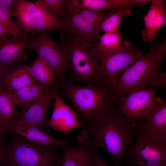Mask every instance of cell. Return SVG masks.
<instances>
[{
  "mask_svg": "<svg viewBox=\"0 0 166 166\" xmlns=\"http://www.w3.org/2000/svg\"><path fill=\"white\" fill-rule=\"evenodd\" d=\"M136 125L123 117L116 108L88 125L91 146L97 149L105 148L111 156L114 164H119L130 147Z\"/></svg>",
  "mask_w": 166,
  "mask_h": 166,
  "instance_id": "1",
  "label": "cell"
},
{
  "mask_svg": "<svg viewBox=\"0 0 166 166\" xmlns=\"http://www.w3.org/2000/svg\"><path fill=\"white\" fill-rule=\"evenodd\" d=\"M166 51V42L152 46L149 53L137 59L119 76L115 85L108 89L115 99L134 91L150 87L165 88L166 73L160 65Z\"/></svg>",
  "mask_w": 166,
  "mask_h": 166,
  "instance_id": "2",
  "label": "cell"
},
{
  "mask_svg": "<svg viewBox=\"0 0 166 166\" xmlns=\"http://www.w3.org/2000/svg\"><path fill=\"white\" fill-rule=\"evenodd\" d=\"M60 38L67 46L69 71L65 82L103 86L97 50V42L94 44L83 43L65 34H61Z\"/></svg>",
  "mask_w": 166,
  "mask_h": 166,
  "instance_id": "3",
  "label": "cell"
},
{
  "mask_svg": "<svg viewBox=\"0 0 166 166\" xmlns=\"http://www.w3.org/2000/svg\"><path fill=\"white\" fill-rule=\"evenodd\" d=\"M11 133L8 142L2 141L1 164L6 166H56L62 156L59 146L33 143L18 134Z\"/></svg>",
  "mask_w": 166,
  "mask_h": 166,
  "instance_id": "4",
  "label": "cell"
},
{
  "mask_svg": "<svg viewBox=\"0 0 166 166\" xmlns=\"http://www.w3.org/2000/svg\"><path fill=\"white\" fill-rule=\"evenodd\" d=\"M62 96L71 101L74 111L83 124L88 125L93 120L116 107V100L103 86L59 84Z\"/></svg>",
  "mask_w": 166,
  "mask_h": 166,
  "instance_id": "5",
  "label": "cell"
},
{
  "mask_svg": "<svg viewBox=\"0 0 166 166\" xmlns=\"http://www.w3.org/2000/svg\"><path fill=\"white\" fill-rule=\"evenodd\" d=\"M134 136L136 142L130 147L125 157L130 164L138 166H166V133L149 130L144 121L137 125Z\"/></svg>",
  "mask_w": 166,
  "mask_h": 166,
  "instance_id": "6",
  "label": "cell"
},
{
  "mask_svg": "<svg viewBox=\"0 0 166 166\" xmlns=\"http://www.w3.org/2000/svg\"><path fill=\"white\" fill-rule=\"evenodd\" d=\"M131 42L125 40L120 48L110 51H97L100 72L103 86L108 89L116 84L120 75L138 59L143 52L132 46Z\"/></svg>",
  "mask_w": 166,
  "mask_h": 166,
  "instance_id": "7",
  "label": "cell"
},
{
  "mask_svg": "<svg viewBox=\"0 0 166 166\" xmlns=\"http://www.w3.org/2000/svg\"><path fill=\"white\" fill-rule=\"evenodd\" d=\"M48 33L38 30L29 48L35 51L37 57L42 58L49 64L55 71L59 84H63L65 79L63 74L69 69L67 46L63 42L59 44L54 42Z\"/></svg>",
  "mask_w": 166,
  "mask_h": 166,
  "instance_id": "8",
  "label": "cell"
},
{
  "mask_svg": "<svg viewBox=\"0 0 166 166\" xmlns=\"http://www.w3.org/2000/svg\"><path fill=\"white\" fill-rule=\"evenodd\" d=\"M156 93V89L150 87L120 96L116 99L118 100L117 109L131 123L136 124L137 121L144 119L158 104L161 98Z\"/></svg>",
  "mask_w": 166,
  "mask_h": 166,
  "instance_id": "9",
  "label": "cell"
},
{
  "mask_svg": "<svg viewBox=\"0 0 166 166\" xmlns=\"http://www.w3.org/2000/svg\"><path fill=\"white\" fill-rule=\"evenodd\" d=\"M34 38L26 33L0 36V71L6 77L25 61V53Z\"/></svg>",
  "mask_w": 166,
  "mask_h": 166,
  "instance_id": "10",
  "label": "cell"
},
{
  "mask_svg": "<svg viewBox=\"0 0 166 166\" xmlns=\"http://www.w3.org/2000/svg\"><path fill=\"white\" fill-rule=\"evenodd\" d=\"M59 87V81L54 82L48 88L41 98L31 105L25 111L17 110L14 119L33 125L40 129L47 126L48 109L54 100Z\"/></svg>",
  "mask_w": 166,
  "mask_h": 166,
  "instance_id": "11",
  "label": "cell"
},
{
  "mask_svg": "<svg viewBox=\"0 0 166 166\" xmlns=\"http://www.w3.org/2000/svg\"><path fill=\"white\" fill-rule=\"evenodd\" d=\"M60 20L61 34L70 35L83 43H95L98 40L100 34L96 33L94 27L76 10L65 9V14Z\"/></svg>",
  "mask_w": 166,
  "mask_h": 166,
  "instance_id": "12",
  "label": "cell"
},
{
  "mask_svg": "<svg viewBox=\"0 0 166 166\" xmlns=\"http://www.w3.org/2000/svg\"><path fill=\"white\" fill-rule=\"evenodd\" d=\"M54 100L53 111L47 126L62 133L69 138L70 131L84 127L78 121L74 110L63 100L61 95L57 93Z\"/></svg>",
  "mask_w": 166,
  "mask_h": 166,
  "instance_id": "13",
  "label": "cell"
},
{
  "mask_svg": "<svg viewBox=\"0 0 166 166\" xmlns=\"http://www.w3.org/2000/svg\"><path fill=\"white\" fill-rule=\"evenodd\" d=\"M79 145L77 147L62 146L64 153L61 166H94L91 152L90 133L88 129L79 132L76 137Z\"/></svg>",
  "mask_w": 166,
  "mask_h": 166,
  "instance_id": "14",
  "label": "cell"
},
{
  "mask_svg": "<svg viewBox=\"0 0 166 166\" xmlns=\"http://www.w3.org/2000/svg\"><path fill=\"white\" fill-rule=\"evenodd\" d=\"M4 132L14 133L36 144L63 146L69 145V141L55 138L45 133L35 126L13 119L5 127Z\"/></svg>",
  "mask_w": 166,
  "mask_h": 166,
  "instance_id": "15",
  "label": "cell"
},
{
  "mask_svg": "<svg viewBox=\"0 0 166 166\" xmlns=\"http://www.w3.org/2000/svg\"><path fill=\"white\" fill-rule=\"evenodd\" d=\"M50 85L37 83L27 85L15 91L8 90L15 106H19L21 111H24L39 100Z\"/></svg>",
  "mask_w": 166,
  "mask_h": 166,
  "instance_id": "16",
  "label": "cell"
},
{
  "mask_svg": "<svg viewBox=\"0 0 166 166\" xmlns=\"http://www.w3.org/2000/svg\"><path fill=\"white\" fill-rule=\"evenodd\" d=\"M36 9L33 23V34H37L38 30L48 32L60 31L61 21L49 10L41 0L35 2Z\"/></svg>",
  "mask_w": 166,
  "mask_h": 166,
  "instance_id": "17",
  "label": "cell"
},
{
  "mask_svg": "<svg viewBox=\"0 0 166 166\" xmlns=\"http://www.w3.org/2000/svg\"><path fill=\"white\" fill-rule=\"evenodd\" d=\"M127 0H66L67 9H87L99 11L116 12L122 5L127 6Z\"/></svg>",
  "mask_w": 166,
  "mask_h": 166,
  "instance_id": "18",
  "label": "cell"
},
{
  "mask_svg": "<svg viewBox=\"0 0 166 166\" xmlns=\"http://www.w3.org/2000/svg\"><path fill=\"white\" fill-rule=\"evenodd\" d=\"M36 6L26 0H17L14 13L16 21L26 33L33 34V23Z\"/></svg>",
  "mask_w": 166,
  "mask_h": 166,
  "instance_id": "19",
  "label": "cell"
},
{
  "mask_svg": "<svg viewBox=\"0 0 166 166\" xmlns=\"http://www.w3.org/2000/svg\"><path fill=\"white\" fill-rule=\"evenodd\" d=\"M28 70L31 77L34 80H38L42 85H50L57 79L53 69L40 57H37L32 65L28 66Z\"/></svg>",
  "mask_w": 166,
  "mask_h": 166,
  "instance_id": "20",
  "label": "cell"
},
{
  "mask_svg": "<svg viewBox=\"0 0 166 166\" xmlns=\"http://www.w3.org/2000/svg\"><path fill=\"white\" fill-rule=\"evenodd\" d=\"M30 76L28 66L25 64H20L5 77L6 89L14 90L23 87L37 84Z\"/></svg>",
  "mask_w": 166,
  "mask_h": 166,
  "instance_id": "21",
  "label": "cell"
},
{
  "mask_svg": "<svg viewBox=\"0 0 166 166\" xmlns=\"http://www.w3.org/2000/svg\"><path fill=\"white\" fill-rule=\"evenodd\" d=\"M144 121L147 128L156 133H166V104L160 99L147 116Z\"/></svg>",
  "mask_w": 166,
  "mask_h": 166,
  "instance_id": "22",
  "label": "cell"
},
{
  "mask_svg": "<svg viewBox=\"0 0 166 166\" xmlns=\"http://www.w3.org/2000/svg\"><path fill=\"white\" fill-rule=\"evenodd\" d=\"M129 7L122 5L114 13H112L106 18L98 26L94 27L95 32L99 35L100 31H109L120 27L121 20L125 16H129L131 14Z\"/></svg>",
  "mask_w": 166,
  "mask_h": 166,
  "instance_id": "23",
  "label": "cell"
},
{
  "mask_svg": "<svg viewBox=\"0 0 166 166\" xmlns=\"http://www.w3.org/2000/svg\"><path fill=\"white\" fill-rule=\"evenodd\" d=\"M17 111L9 90L0 91V121L5 127L14 119Z\"/></svg>",
  "mask_w": 166,
  "mask_h": 166,
  "instance_id": "24",
  "label": "cell"
},
{
  "mask_svg": "<svg viewBox=\"0 0 166 166\" xmlns=\"http://www.w3.org/2000/svg\"><path fill=\"white\" fill-rule=\"evenodd\" d=\"M122 36L117 29L105 32L99 38L97 50L110 51L120 48L122 45Z\"/></svg>",
  "mask_w": 166,
  "mask_h": 166,
  "instance_id": "25",
  "label": "cell"
},
{
  "mask_svg": "<svg viewBox=\"0 0 166 166\" xmlns=\"http://www.w3.org/2000/svg\"><path fill=\"white\" fill-rule=\"evenodd\" d=\"M159 0H152L147 14L143 16L144 29L141 35L145 42H150L151 36L154 28Z\"/></svg>",
  "mask_w": 166,
  "mask_h": 166,
  "instance_id": "26",
  "label": "cell"
},
{
  "mask_svg": "<svg viewBox=\"0 0 166 166\" xmlns=\"http://www.w3.org/2000/svg\"><path fill=\"white\" fill-rule=\"evenodd\" d=\"M76 10L79 14L94 27L99 26L101 22L113 12L102 13L87 9Z\"/></svg>",
  "mask_w": 166,
  "mask_h": 166,
  "instance_id": "27",
  "label": "cell"
},
{
  "mask_svg": "<svg viewBox=\"0 0 166 166\" xmlns=\"http://www.w3.org/2000/svg\"><path fill=\"white\" fill-rule=\"evenodd\" d=\"M165 2L164 0H159L155 25L150 39V43L151 44L156 37L158 30L163 25L166 24V9L164 6Z\"/></svg>",
  "mask_w": 166,
  "mask_h": 166,
  "instance_id": "28",
  "label": "cell"
},
{
  "mask_svg": "<svg viewBox=\"0 0 166 166\" xmlns=\"http://www.w3.org/2000/svg\"><path fill=\"white\" fill-rule=\"evenodd\" d=\"M42 2L55 16L62 17L65 13L66 0H42Z\"/></svg>",
  "mask_w": 166,
  "mask_h": 166,
  "instance_id": "29",
  "label": "cell"
},
{
  "mask_svg": "<svg viewBox=\"0 0 166 166\" xmlns=\"http://www.w3.org/2000/svg\"><path fill=\"white\" fill-rule=\"evenodd\" d=\"M22 33L26 32L16 21L9 22H0V36Z\"/></svg>",
  "mask_w": 166,
  "mask_h": 166,
  "instance_id": "30",
  "label": "cell"
},
{
  "mask_svg": "<svg viewBox=\"0 0 166 166\" xmlns=\"http://www.w3.org/2000/svg\"><path fill=\"white\" fill-rule=\"evenodd\" d=\"M14 13L10 10L0 6V22H9L13 21Z\"/></svg>",
  "mask_w": 166,
  "mask_h": 166,
  "instance_id": "31",
  "label": "cell"
},
{
  "mask_svg": "<svg viewBox=\"0 0 166 166\" xmlns=\"http://www.w3.org/2000/svg\"><path fill=\"white\" fill-rule=\"evenodd\" d=\"M91 152L94 166H109L106 162L98 155L97 149L91 147Z\"/></svg>",
  "mask_w": 166,
  "mask_h": 166,
  "instance_id": "32",
  "label": "cell"
},
{
  "mask_svg": "<svg viewBox=\"0 0 166 166\" xmlns=\"http://www.w3.org/2000/svg\"><path fill=\"white\" fill-rule=\"evenodd\" d=\"M17 0H0V6L8 9L13 13Z\"/></svg>",
  "mask_w": 166,
  "mask_h": 166,
  "instance_id": "33",
  "label": "cell"
},
{
  "mask_svg": "<svg viewBox=\"0 0 166 166\" xmlns=\"http://www.w3.org/2000/svg\"><path fill=\"white\" fill-rule=\"evenodd\" d=\"M6 89L5 85V77L0 71V91Z\"/></svg>",
  "mask_w": 166,
  "mask_h": 166,
  "instance_id": "34",
  "label": "cell"
},
{
  "mask_svg": "<svg viewBox=\"0 0 166 166\" xmlns=\"http://www.w3.org/2000/svg\"><path fill=\"white\" fill-rule=\"evenodd\" d=\"M5 126L0 121V137H2L3 133L4 130Z\"/></svg>",
  "mask_w": 166,
  "mask_h": 166,
  "instance_id": "35",
  "label": "cell"
},
{
  "mask_svg": "<svg viewBox=\"0 0 166 166\" xmlns=\"http://www.w3.org/2000/svg\"><path fill=\"white\" fill-rule=\"evenodd\" d=\"M2 137H0V164H1L2 162V156H1V148L2 144Z\"/></svg>",
  "mask_w": 166,
  "mask_h": 166,
  "instance_id": "36",
  "label": "cell"
},
{
  "mask_svg": "<svg viewBox=\"0 0 166 166\" xmlns=\"http://www.w3.org/2000/svg\"></svg>",
  "mask_w": 166,
  "mask_h": 166,
  "instance_id": "37",
  "label": "cell"
}]
</instances>
